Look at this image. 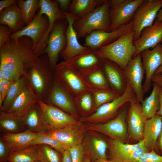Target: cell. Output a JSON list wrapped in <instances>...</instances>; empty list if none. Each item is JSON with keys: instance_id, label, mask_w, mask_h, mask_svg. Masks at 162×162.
I'll return each mask as SVG.
<instances>
[{"instance_id": "7", "label": "cell", "mask_w": 162, "mask_h": 162, "mask_svg": "<svg viewBox=\"0 0 162 162\" xmlns=\"http://www.w3.org/2000/svg\"><path fill=\"white\" fill-rule=\"evenodd\" d=\"M144 0H110V31L131 22L137 8Z\"/></svg>"}, {"instance_id": "14", "label": "cell", "mask_w": 162, "mask_h": 162, "mask_svg": "<svg viewBox=\"0 0 162 162\" xmlns=\"http://www.w3.org/2000/svg\"><path fill=\"white\" fill-rule=\"evenodd\" d=\"M44 102L61 109L76 118L79 116L74 98L55 76L50 92Z\"/></svg>"}, {"instance_id": "55", "label": "cell", "mask_w": 162, "mask_h": 162, "mask_svg": "<svg viewBox=\"0 0 162 162\" xmlns=\"http://www.w3.org/2000/svg\"><path fill=\"white\" fill-rule=\"evenodd\" d=\"M82 162H92L91 159L88 155L85 156Z\"/></svg>"}, {"instance_id": "8", "label": "cell", "mask_w": 162, "mask_h": 162, "mask_svg": "<svg viewBox=\"0 0 162 162\" xmlns=\"http://www.w3.org/2000/svg\"><path fill=\"white\" fill-rule=\"evenodd\" d=\"M162 7V0H144L136 11L131 21L134 41L140 37L142 30L154 23Z\"/></svg>"}, {"instance_id": "15", "label": "cell", "mask_w": 162, "mask_h": 162, "mask_svg": "<svg viewBox=\"0 0 162 162\" xmlns=\"http://www.w3.org/2000/svg\"><path fill=\"white\" fill-rule=\"evenodd\" d=\"M133 30V26L131 22L113 31H95L86 37L84 46L88 48L97 49L110 44Z\"/></svg>"}, {"instance_id": "47", "label": "cell", "mask_w": 162, "mask_h": 162, "mask_svg": "<svg viewBox=\"0 0 162 162\" xmlns=\"http://www.w3.org/2000/svg\"><path fill=\"white\" fill-rule=\"evenodd\" d=\"M58 6L62 12L69 13V7L72 0H57Z\"/></svg>"}, {"instance_id": "45", "label": "cell", "mask_w": 162, "mask_h": 162, "mask_svg": "<svg viewBox=\"0 0 162 162\" xmlns=\"http://www.w3.org/2000/svg\"><path fill=\"white\" fill-rule=\"evenodd\" d=\"M13 33L9 27L0 26V47L10 38V36Z\"/></svg>"}, {"instance_id": "58", "label": "cell", "mask_w": 162, "mask_h": 162, "mask_svg": "<svg viewBox=\"0 0 162 162\" xmlns=\"http://www.w3.org/2000/svg\"></svg>"}, {"instance_id": "54", "label": "cell", "mask_w": 162, "mask_h": 162, "mask_svg": "<svg viewBox=\"0 0 162 162\" xmlns=\"http://www.w3.org/2000/svg\"><path fill=\"white\" fill-rule=\"evenodd\" d=\"M94 162H115L111 160H109L107 158H100L95 161Z\"/></svg>"}, {"instance_id": "20", "label": "cell", "mask_w": 162, "mask_h": 162, "mask_svg": "<svg viewBox=\"0 0 162 162\" xmlns=\"http://www.w3.org/2000/svg\"><path fill=\"white\" fill-rule=\"evenodd\" d=\"M127 118L129 136L138 141L142 140L144 127L147 119L142 111L141 104L136 99L129 103Z\"/></svg>"}, {"instance_id": "26", "label": "cell", "mask_w": 162, "mask_h": 162, "mask_svg": "<svg viewBox=\"0 0 162 162\" xmlns=\"http://www.w3.org/2000/svg\"><path fill=\"white\" fill-rule=\"evenodd\" d=\"M162 129V119L157 114L146 122L143 141L145 146L149 151L157 149L158 140Z\"/></svg>"}, {"instance_id": "12", "label": "cell", "mask_w": 162, "mask_h": 162, "mask_svg": "<svg viewBox=\"0 0 162 162\" xmlns=\"http://www.w3.org/2000/svg\"><path fill=\"white\" fill-rule=\"evenodd\" d=\"M43 121L49 130L62 128L79 122L76 118L61 109L39 100Z\"/></svg>"}, {"instance_id": "52", "label": "cell", "mask_w": 162, "mask_h": 162, "mask_svg": "<svg viewBox=\"0 0 162 162\" xmlns=\"http://www.w3.org/2000/svg\"><path fill=\"white\" fill-rule=\"evenodd\" d=\"M158 145L160 150L162 152V129L158 139Z\"/></svg>"}, {"instance_id": "48", "label": "cell", "mask_w": 162, "mask_h": 162, "mask_svg": "<svg viewBox=\"0 0 162 162\" xmlns=\"http://www.w3.org/2000/svg\"><path fill=\"white\" fill-rule=\"evenodd\" d=\"M17 0H3L0 1V12L5 8L17 3Z\"/></svg>"}, {"instance_id": "5", "label": "cell", "mask_w": 162, "mask_h": 162, "mask_svg": "<svg viewBox=\"0 0 162 162\" xmlns=\"http://www.w3.org/2000/svg\"><path fill=\"white\" fill-rule=\"evenodd\" d=\"M53 70L55 77L74 99L91 90L84 78L66 60L57 64Z\"/></svg>"}, {"instance_id": "57", "label": "cell", "mask_w": 162, "mask_h": 162, "mask_svg": "<svg viewBox=\"0 0 162 162\" xmlns=\"http://www.w3.org/2000/svg\"><path fill=\"white\" fill-rule=\"evenodd\" d=\"M35 162H40L39 161V160H37V161H36Z\"/></svg>"}, {"instance_id": "36", "label": "cell", "mask_w": 162, "mask_h": 162, "mask_svg": "<svg viewBox=\"0 0 162 162\" xmlns=\"http://www.w3.org/2000/svg\"><path fill=\"white\" fill-rule=\"evenodd\" d=\"M84 78L91 89H111L102 67L90 73Z\"/></svg>"}, {"instance_id": "38", "label": "cell", "mask_w": 162, "mask_h": 162, "mask_svg": "<svg viewBox=\"0 0 162 162\" xmlns=\"http://www.w3.org/2000/svg\"><path fill=\"white\" fill-rule=\"evenodd\" d=\"M40 162H62V154L50 146L43 144L35 145Z\"/></svg>"}, {"instance_id": "1", "label": "cell", "mask_w": 162, "mask_h": 162, "mask_svg": "<svg viewBox=\"0 0 162 162\" xmlns=\"http://www.w3.org/2000/svg\"><path fill=\"white\" fill-rule=\"evenodd\" d=\"M30 38H9L0 47V80L14 81L24 76L26 64L37 59Z\"/></svg>"}, {"instance_id": "49", "label": "cell", "mask_w": 162, "mask_h": 162, "mask_svg": "<svg viewBox=\"0 0 162 162\" xmlns=\"http://www.w3.org/2000/svg\"><path fill=\"white\" fill-rule=\"evenodd\" d=\"M152 82H154L162 88V73L154 74L152 79Z\"/></svg>"}, {"instance_id": "3", "label": "cell", "mask_w": 162, "mask_h": 162, "mask_svg": "<svg viewBox=\"0 0 162 162\" xmlns=\"http://www.w3.org/2000/svg\"><path fill=\"white\" fill-rule=\"evenodd\" d=\"M133 31L125 34L109 45L97 49L98 57L113 62L124 70L136 51Z\"/></svg>"}, {"instance_id": "19", "label": "cell", "mask_w": 162, "mask_h": 162, "mask_svg": "<svg viewBox=\"0 0 162 162\" xmlns=\"http://www.w3.org/2000/svg\"><path fill=\"white\" fill-rule=\"evenodd\" d=\"M78 123L54 130L47 131L48 135L69 148L82 143L84 128Z\"/></svg>"}, {"instance_id": "2", "label": "cell", "mask_w": 162, "mask_h": 162, "mask_svg": "<svg viewBox=\"0 0 162 162\" xmlns=\"http://www.w3.org/2000/svg\"><path fill=\"white\" fill-rule=\"evenodd\" d=\"M24 76L39 100L44 102L51 91L55 78L47 55L43 54L25 66Z\"/></svg>"}, {"instance_id": "34", "label": "cell", "mask_w": 162, "mask_h": 162, "mask_svg": "<svg viewBox=\"0 0 162 162\" xmlns=\"http://www.w3.org/2000/svg\"><path fill=\"white\" fill-rule=\"evenodd\" d=\"M28 84L24 76L14 81L11 85L8 92L0 106V111L6 112L22 90Z\"/></svg>"}, {"instance_id": "18", "label": "cell", "mask_w": 162, "mask_h": 162, "mask_svg": "<svg viewBox=\"0 0 162 162\" xmlns=\"http://www.w3.org/2000/svg\"><path fill=\"white\" fill-rule=\"evenodd\" d=\"M124 71L127 81L133 89L137 100L141 103L145 94L142 82L145 71L140 54L130 59Z\"/></svg>"}, {"instance_id": "6", "label": "cell", "mask_w": 162, "mask_h": 162, "mask_svg": "<svg viewBox=\"0 0 162 162\" xmlns=\"http://www.w3.org/2000/svg\"><path fill=\"white\" fill-rule=\"evenodd\" d=\"M136 99L133 89L127 81L126 89L122 95L100 106L90 115L82 118L80 122L92 124L106 122L116 117L125 105Z\"/></svg>"}, {"instance_id": "27", "label": "cell", "mask_w": 162, "mask_h": 162, "mask_svg": "<svg viewBox=\"0 0 162 162\" xmlns=\"http://www.w3.org/2000/svg\"><path fill=\"white\" fill-rule=\"evenodd\" d=\"M36 135L37 134L26 130L16 133L3 134L0 138L10 152L32 146Z\"/></svg>"}, {"instance_id": "41", "label": "cell", "mask_w": 162, "mask_h": 162, "mask_svg": "<svg viewBox=\"0 0 162 162\" xmlns=\"http://www.w3.org/2000/svg\"><path fill=\"white\" fill-rule=\"evenodd\" d=\"M47 131H43L37 133L32 145L45 144L62 154L66 150L70 148L55 139L49 136L47 133Z\"/></svg>"}, {"instance_id": "42", "label": "cell", "mask_w": 162, "mask_h": 162, "mask_svg": "<svg viewBox=\"0 0 162 162\" xmlns=\"http://www.w3.org/2000/svg\"><path fill=\"white\" fill-rule=\"evenodd\" d=\"M69 150L72 162H82L85 153L83 144L72 146Z\"/></svg>"}, {"instance_id": "21", "label": "cell", "mask_w": 162, "mask_h": 162, "mask_svg": "<svg viewBox=\"0 0 162 162\" xmlns=\"http://www.w3.org/2000/svg\"><path fill=\"white\" fill-rule=\"evenodd\" d=\"M103 60L98 56L97 49L88 48L83 52L66 60L84 78L102 67Z\"/></svg>"}, {"instance_id": "17", "label": "cell", "mask_w": 162, "mask_h": 162, "mask_svg": "<svg viewBox=\"0 0 162 162\" xmlns=\"http://www.w3.org/2000/svg\"><path fill=\"white\" fill-rule=\"evenodd\" d=\"M49 26V22L47 16L45 14H40L38 10L31 22L20 30L12 34L9 38L16 40L23 36L28 37L33 41L34 47L45 35Z\"/></svg>"}, {"instance_id": "51", "label": "cell", "mask_w": 162, "mask_h": 162, "mask_svg": "<svg viewBox=\"0 0 162 162\" xmlns=\"http://www.w3.org/2000/svg\"><path fill=\"white\" fill-rule=\"evenodd\" d=\"M159 98L160 106L159 109L157 112L156 114L159 115L162 119V88L161 87L159 91Z\"/></svg>"}, {"instance_id": "37", "label": "cell", "mask_w": 162, "mask_h": 162, "mask_svg": "<svg viewBox=\"0 0 162 162\" xmlns=\"http://www.w3.org/2000/svg\"><path fill=\"white\" fill-rule=\"evenodd\" d=\"M39 0H18L17 4L22 13V19L26 25L34 19L39 8Z\"/></svg>"}, {"instance_id": "23", "label": "cell", "mask_w": 162, "mask_h": 162, "mask_svg": "<svg viewBox=\"0 0 162 162\" xmlns=\"http://www.w3.org/2000/svg\"><path fill=\"white\" fill-rule=\"evenodd\" d=\"M102 68L110 88L119 95L124 92L127 84L124 71L109 60H103Z\"/></svg>"}, {"instance_id": "10", "label": "cell", "mask_w": 162, "mask_h": 162, "mask_svg": "<svg viewBox=\"0 0 162 162\" xmlns=\"http://www.w3.org/2000/svg\"><path fill=\"white\" fill-rule=\"evenodd\" d=\"M128 111L126 108H124L112 120L103 123H89L88 128L107 135L111 139L125 142L127 140L128 134L126 122Z\"/></svg>"}, {"instance_id": "11", "label": "cell", "mask_w": 162, "mask_h": 162, "mask_svg": "<svg viewBox=\"0 0 162 162\" xmlns=\"http://www.w3.org/2000/svg\"><path fill=\"white\" fill-rule=\"evenodd\" d=\"M111 160L115 162H135L145 153L149 151L143 140L134 144L111 139L108 142Z\"/></svg>"}, {"instance_id": "39", "label": "cell", "mask_w": 162, "mask_h": 162, "mask_svg": "<svg viewBox=\"0 0 162 162\" xmlns=\"http://www.w3.org/2000/svg\"><path fill=\"white\" fill-rule=\"evenodd\" d=\"M74 100L77 110L79 109L83 114L86 115V117L92 114L93 110L95 112L94 101L91 90L75 98Z\"/></svg>"}, {"instance_id": "30", "label": "cell", "mask_w": 162, "mask_h": 162, "mask_svg": "<svg viewBox=\"0 0 162 162\" xmlns=\"http://www.w3.org/2000/svg\"><path fill=\"white\" fill-rule=\"evenodd\" d=\"M83 146L85 151L91 159L95 161L100 158H107L106 152L109 148L108 144L100 137L91 136Z\"/></svg>"}, {"instance_id": "46", "label": "cell", "mask_w": 162, "mask_h": 162, "mask_svg": "<svg viewBox=\"0 0 162 162\" xmlns=\"http://www.w3.org/2000/svg\"><path fill=\"white\" fill-rule=\"evenodd\" d=\"M10 152L6 145L2 139L0 138V161L7 162Z\"/></svg>"}, {"instance_id": "24", "label": "cell", "mask_w": 162, "mask_h": 162, "mask_svg": "<svg viewBox=\"0 0 162 162\" xmlns=\"http://www.w3.org/2000/svg\"><path fill=\"white\" fill-rule=\"evenodd\" d=\"M62 12L68 21V26L65 32L66 46L61 52L60 56L64 60H66L81 53L88 48L81 45L78 41L76 33L73 27L75 20L77 19L69 13Z\"/></svg>"}, {"instance_id": "56", "label": "cell", "mask_w": 162, "mask_h": 162, "mask_svg": "<svg viewBox=\"0 0 162 162\" xmlns=\"http://www.w3.org/2000/svg\"><path fill=\"white\" fill-rule=\"evenodd\" d=\"M159 73H162V65L158 68V69L155 72L154 74Z\"/></svg>"}, {"instance_id": "25", "label": "cell", "mask_w": 162, "mask_h": 162, "mask_svg": "<svg viewBox=\"0 0 162 162\" xmlns=\"http://www.w3.org/2000/svg\"><path fill=\"white\" fill-rule=\"evenodd\" d=\"M39 100L28 83L5 112L23 118L31 106Z\"/></svg>"}, {"instance_id": "31", "label": "cell", "mask_w": 162, "mask_h": 162, "mask_svg": "<svg viewBox=\"0 0 162 162\" xmlns=\"http://www.w3.org/2000/svg\"><path fill=\"white\" fill-rule=\"evenodd\" d=\"M23 118L0 111V131L3 134L16 133L25 130Z\"/></svg>"}, {"instance_id": "35", "label": "cell", "mask_w": 162, "mask_h": 162, "mask_svg": "<svg viewBox=\"0 0 162 162\" xmlns=\"http://www.w3.org/2000/svg\"><path fill=\"white\" fill-rule=\"evenodd\" d=\"M38 160V153L35 145L10 152L7 162H35Z\"/></svg>"}, {"instance_id": "43", "label": "cell", "mask_w": 162, "mask_h": 162, "mask_svg": "<svg viewBox=\"0 0 162 162\" xmlns=\"http://www.w3.org/2000/svg\"><path fill=\"white\" fill-rule=\"evenodd\" d=\"M135 162H162V155L152 150L145 153Z\"/></svg>"}, {"instance_id": "16", "label": "cell", "mask_w": 162, "mask_h": 162, "mask_svg": "<svg viewBox=\"0 0 162 162\" xmlns=\"http://www.w3.org/2000/svg\"><path fill=\"white\" fill-rule=\"evenodd\" d=\"M140 54L146 74L143 84L145 94L150 89L152 82V78L155 72L162 65V43L152 49L145 50Z\"/></svg>"}, {"instance_id": "13", "label": "cell", "mask_w": 162, "mask_h": 162, "mask_svg": "<svg viewBox=\"0 0 162 162\" xmlns=\"http://www.w3.org/2000/svg\"><path fill=\"white\" fill-rule=\"evenodd\" d=\"M38 11L40 14H44L47 17L49 22L48 29L43 38L33 48L34 54L39 56L45 49L49 34L55 22L59 20L65 19L64 14L60 10L56 0H40Z\"/></svg>"}, {"instance_id": "4", "label": "cell", "mask_w": 162, "mask_h": 162, "mask_svg": "<svg viewBox=\"0 0 162 162\" xmlns=\"http://www.w3.org/2000/svg\"><path fill=\"white\" fill-rule=\"evenodd\" d=\"M110 0H104L92 12L76 20L73 27L78 38L86 37L95 31L110 32Z\"/></svg>"}, {"instance_id": "28", "label": "cell", "mask_w": 162, "mask_h": 162, "mask_svg": "<svg viewBox=\"0 0 162 162\" xmlns=\"http://www.w3.org/2000/svg\"><path fill=\"white\" fill-rule=\"evenodd\" d=\"M0 24L7 25L13 33L25 26L26 24L17 3L5 8L0 12Z\"/></svg>"}, {"instance_id": "44", "label": "cell", "mask_w": 162, "mask_h": 162, "mask_svg": "<svg viewBox=\"0 0 162 162\" xmlns=\"http://www.w3.org/2000/svg\"><path fill=\"white\" fill-rule=\"evenodd\" d=\"M14 81L6 79L0 80V106L8 94Z\"/></svg>"}, {"instance_id": "50", "label": "cell", "mask_w": 162, "mask_h": 162, "mask_svg": "<svg viewBox=\"0 0 162 162\" xmlns=\"http://www.w3.org/2000/svg\"><path fill=\"white\" fill-rule=\"evenodd\" d=\"M62 162H72L69 149L66 150L63 153Z\"/></svg>"}, {"instance_id": "40", "label": "cell", "mask_w": 162, "mask_h": 162, "mask_svg": "<svg viewBox=\"0 0 162 162\" xmlns=\"http://www.w3.org/2000/svg\"><path fill=\"white\" fill-rule=\"evenodd\" d=\"M91 92L95 110L103 104L112 100L120 96L111 89H92Z\"/></svg>"}, {"instance_id": "29", "label": "cell", "mask_w": 162, "mask_h": 162, "mask_svg": "<svg viewBox=\"0 0 162 162\" xmlns=\"http://www.w3.org/2000/svg\"><path fill=\"white\" fill-rule=\"evenodd\" d=\"M26 130L37 134L48 130L43 121L41 111L38 102L34 104L23 117Z\"/></svg>"}, {"instance_id": "53", "label": "cell", "mask_w": 162, "mask_h": 162, "mask_svg": "<svg viewBox=\"0 0 162 162\" xmlns=\"http://www.w3.org/2000/svg\"><path fill=\"white\" fill-rule=\"evenodd\" d=\"M155 21L158 22L162 21V7L158 11Z\"/></svg>"}, {"instance_id": "22", "label": "cell", "mask_w": 162, "mask_h": 162, "mask_svg": "<svg viewBox=\"0 0 162 162\" xmlns=\"http://www.w3.org/2000/svg\"><path fill=\"white\" fill-rule=\"evenodd\" d=\"M162 41V21H155L152 26L144 29L140 38L134 41L136 51L133 57L145 50L154 47Z\"/></svg>"}, {"instance_id": "9", "label": "cell", "mask_w": 162, "mask_h": 162, "mask_svg": "<svg viewBox=\"0 0 162 162\" xmlns=\"http://www.w3.org/2000/svg\"><path fill=\"white\" fill-rule=\"evenodd\" d=\"M68 26L66 18L59 20L55 22L49 34L46 46L42 53L47 55L53 69L57 64L61 52L66 47L65 32Z\"/></svg>"}, {"instance_id": "32", "label": "cell", "mask_w": 162, "mask_h": 162, "mask_svg": "<svg viewBox=\"0 0 162 162\" xmlns=\"http://www.w3.org/2000/svg\"><path fill=\"white\" fill-rule=\"evenodd\" d=\"M153 83L151 93L148 96L144 99L141 104L142 111L147 119L154 116L160 106L159 93L160 87L157 83Z\"/></svg>"}, {"instance_id": "33", "label": "cell", "mask_w": 162, "mask_h": 162, "mask_svg": "<svg viewBox=\"0 0 162 162\" xmlns=\"http://www.w3.org/2000/svg\"><path fill=\"white\" fill-rule=\"evenodd\" d=\"M104 0H73L69 13L77 19L83 17L94 10Z\"/></svg>"}]
</instances>
